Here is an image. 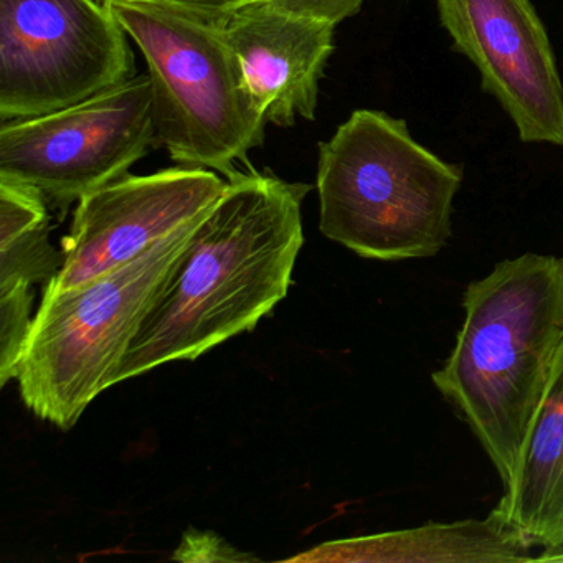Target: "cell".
<instances>
[{"label":"cell","mask_w":563,"mask_h":563,"mask_svg":"<svg viewBox=\"0 0 563 563\" xmlns=\"http://www.w3.org/2000/svg\"><path fill=\"white\" fill-rule=\"evenodd\" d=\"M309 190L255 169L227 180L103 390L253 331L288 295Z\"/></svg>","instance_id":"cell-1"},{"label":"cell","mask_w":563,"mask_h":563,"mask_svg":"<svg viewBox=\"0 0 563 563\" xmlns=\"http://www.w3.org/2000/svg\"><path fill=\"white\" fill-rule=\"evenodd\" d=\"M464 322L433 384L496 467L516 479L563 342V258L526 253L467 286Z\"/></svg>","instance_id":"cell-2"},{"label":"cell","mask_w":563,"mask_h":563,"mask_svg":"<svg viewBox=\"0 0 563 563\" xmlns=\"http://www.w3.org/2000/svg\"><path fill=\"white\" fill-rule=\"evenodd\" d=\"M463 180L413 140L404 120L357 110L319 144L321 232L364 258H430L451 236Z\"/></svg>","instance_id":"cell-3"},{"label":"cell","mask_w":563,"mask_h":563,"mask_svg":"<svg viewBox=\"0 0 563 563\" xmlns=\"http://www.w3.org/2000/svg\"><path fill=\"white\" fill-rule=\"evenodd\" d=\"M143 52L156 146L180 166L235 177L265 143L256 103L222 25L159 0H104Z\"/></svg>","instance_id":"cell-4"},{"label":"cell","mask_w":563,"mask_h":563,"mask_svg":"<svg viewBox=\"0 0 563 563\" xmlns=\"http://www.w3.org/2000/svg\"><path fill=\"white\" fill-rule=\"evenodd\" d=\"M200 220L85 285L45 289L15 377L35 417L70 430L104 391Z\"/></svg>","instance_id":"cell-5"},{"label":"cell","mask_w":563,"mask_h":563,"mask_svg":"<svg viewBox=\"0 0 563 563\" xmlns=\"http://www.w3.org/2000/svg\"><path fill=\"white\" fill-rule=\"evenodd\" d=\"M101 0H0V120L67 110L136 77Z\"/></svg>","instance_id":"cell-6"},{"label":"cell","mask_w":563,"mask_h":563,"mask_svg":"<svg viewBox=\"0 0 563 563\" xmlns=\"http://www.w3.org/2000/svg\"><path fill=\"white\" fill-rule=\"evenodd\" d=\"M153 146L151 77L136 75L67 110L2 121L0 177L65 206L126 176Z\"/></svg>","instance_id":"cell-7"},{"label":"cell","mask_w":563,"mask_h":563,"mask_svg":"<svg viewBox=\"0 0 563 563\" xmlns=\"http://www.w3.org/2000/svg\"><path fill=\"white\" fill-rule=\"evenodd\" d=\"M227 180L202 167H173L126 176L78 200L70 233L62 240V265L48 291L85 285L126 265L144 250L206 216Z\"/></svg>","instance_id":"cell-8"},{"label":"cell","mask_w":563,"mask_h":563,"mask_svg":"<svg viewBox=\"0 0 563 563\" xmlns=\"http://www.w3.org/2000/svg\"><path fill=\"white\" fill-rule=\"evenodd\" d=\"M441 25L470 58L523 143L563 147V84L530 0H437Z\"/></svg>","instance_id":"cell-9"},{"label":"cell","mask_w":563,"mask_h":563,"mask_svg":"<svg viewBox=\"0 0 563 563\" xmlns=\"http://www.w3.org/2000/svg\"><path fill=\"white\" fill-rule=\"evenodd\" d=\"M220 25L268 123L289 128L298 118L314 121L338 25L273 0H252Z\"/></svg>","instance_id":"cell-10"},{"label":"cell","mask_w":563,"mask_h":563,"mask_svg":"<svg viewBox=\"0 0 563 563\" xmlns=\"http://www.w3.org/2000/svg\"><path fill=\"white\" fill-rule=\"evenodd\" d=\"M532 547L490 512L484 520L427 523L415 529L325 542L291 562L510 563L529 562Z\"/></svg>","instance_id":"cell-11"},{"label":"cell","mask_w":563,"mask_h":563,"mask_svg":"<svg viewBox=\"0 0 563 563\" xmlns=\"http://www.w3.org/2000/svg\"><path fill=\"white\" fill-rule=\"evenodd\" d=\"M490 512L529 547H563V342L516 479Z\"/></svg>","instance_id":"cell-12"},{"label":"cell","mask_w":563,"mask_h":563,"mask_svg":"<svg viewBox=\"0 0 563 563\" xmlns=\"http://www.w3.org/2000/svg\"><path fill=\"white\" fill-rule=\"evenodd\" d=\"M62 265L48 243L47 197L31 184L0 177V295L32 291Z\"/></svg>","instance_id":"cell-13"},{"label":"cell","mask_w":563,"mask_h":563,"mask_svg":"<svg viewBox=\"0 0 563 563\" xmlns=\"http://www.w3.org/2000/svg\"><path fill=\"white\" fill-rule=\"evenodd\" d=\"M173 559L179 560V562H250V560H256L249 553L233 549L223 537L217 536V533L194 529L184 533Z\"/></svg>","instance_id":"cell-14"},{"label":"cell","mask_w":563,"mask_h":563,"mask_svg":"<svg viewBox=\"0 0 563 563\" xmlns=\"http://www.w3.org/2000/svg\"><path fill=\"white\" fill-rule=\"evenodd\" d=\"M273 2L291 11L325 19L335 25L357 15L364 5V0H273Z\"/></svg>","instance_id":"cell-15"},{"label":"cell","mask_w":563,"mask_h":563,"mask_svg":"<svg viewBox=\"0 0 563 563\" xmlns=\"http://www.w3.org/2000/svg\"><path fill=\"white\" fill-rule=\"evenodd\" d=\"M159 2L184 9V11L192 12V14L220 24L230 12L249 4L252 0H159Z\"/></svg>","instance_id":"cell-16"}]
</instances>
